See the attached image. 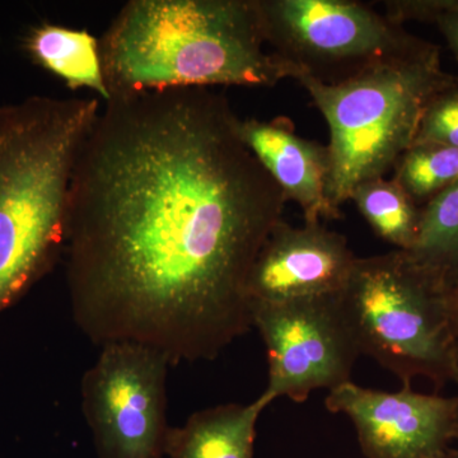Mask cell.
<instances>
[{
    "mask_svg": "<svg viewBox=\"0 0 458 458\" xmlns=\"http://www.w3.org/2000/svg\"><path fill=\"white\" fill-rule=\"evenodd\" d=\"M22 47L36 65L60 78L68 89L92 90L102 102L110 99L101 44L86 30L41 23L27 32Z\"/></svg>",
    "mask_w": 458,
    "mask_h": 458,
    "instance_id": "13",
    "label": "cell"
},
{
    "mask_svg": "<svg viewBox=\"0 0 458 458\" xmlns=\"http://www.w3.org/2000/svg\"><path fill=\"white\" fill-rule=\"evenodd\" d=\"M403 252L445 293L458 285V181L424 205L417 241Z\"/></svg>",
    "mask_w": 458,
    "mask_h": 458,
    "instance_id": "14",
    "label": "cell"
},
{
    "mask_svg": "<svg viewBox=\"0 0 458 458\" xmlns=\"http://www.w3.org/2000/svg\"><path fill=\"white\" fill-rule=\"evenodd\" d=\"M385 4L387 11L386 17L399 25L410 20L429 21L436 23L458 62V0H397Z\"/></svg>",
    "mask_w": 458,
    "mask_h": 458,
    "instance_id": "18",
    "label": "cell"
},
{
    "mask_svg": "<svg viewBox=\"0 0 458 458\" xmlns=\"http://www.w3.org/2000/svg\"><path fill=\"white\" fill-rule=\"evenodd\" d=\"M101 44L110 98L148 90L274 87L295 77L265 51L255 0H131Z\"/></svg>",
    "mask_w": 458,
    "mask_h": 458,
    "instance_id": "2",
    "label": "cell"
},
{
    "mask_svg": "<svg viewBox=\"0 0 458 458\" xmlns=\"http://www.w3.org/2000/svg\"><path fill=\"white\" fill-rule=\"evenodd\" d=\"M210 89L104 102L69 194L66 284L90 342L214 360L252 327L247 280L286 198Z\"/></svg>",
    "mask_w": 458,
    "mask_h": 458,
    "instance_id": "1",
    "label": "cell"
},
{
    "mask_svg": "<svg viewBox=\"0 0 458 458\" xmlns=\"http://www.w3.org/2000/svg\"><path fill=\"white\" fill-rule=\"evenodd\" d=\"M445 300H447L448 316H450V324L452 333L454 337H458V285L454 286L450 291L445 293Z\"/></svg>",
    "mask_w": 458,
    "mask_h": 458,
    "instance_id": "19",
    "label": "cell"
},
{
    "mask_svg": "<svg viewBox=\"0 0 458 458\" xmlns=\"http://www.w3.org/2000/svg\"><path fill=\"white\" fill-rule=\"evenodd\" d=\"M439 458H458V448H450Z\"/></svg>",
    "mask_w": 458,
    "mask_h": 458,
    "instance_id": "21",
    "label": "cell"
},
{
    "mask_svg": "<svg viewBox=\"0 0 458 458\" xmlns=\"http://www.w3.org/2000/svg\"><path fill=\"white\" fill-rule=\"evenodd\" d=\"M325 405L351 419L366 458H439L456 441V396L415 393L411 385L386 393L351 381L330 391Z\"/></svg>",
    "mask_w": 458,
    "mask_h": 458,
    "instance_id": "9",
    "label": "cell"
},
{
    "mask_svg": "<svg viewBox=\"0 0 458 458\" xmlns=\"http://www.w3.org/2000/svg\"><path fill=\"white\" fill-rule=\"evenodd\" d=\"M452 382H454V384L457 385L458 387V337L456 340H454V367H452ZM457 400V436H456V441L458 442V394L456 396Z\"/></svg>",
    "mask_w": 458,
    "mask_h": 458,
    "instance_id": "20",
    "label": "cell"
},
{
    "mask_svg": "<svg viewBox=\"0 0 458 458\" xmlns=\"http://www.w3.org/2000/svg\"><path fill=\"white\" fill-rule=\"evenodd\" d=\"M265 44L298 75L345 82L429 42L351 0H255Z\"/></svg>",
    "mask_w": 458,
    "mask_h": 458,
    "instance_id": "6",
    "label": "cell"
},
{
    "mask_svg": "<svg viewBox=\"0 0 458 458\" xmlns=\"http://www.w3.org/2000/svg\"><path fill=\"white\" fill-rule=\"evenodd\" d=\"M355 260L348 240L321 223L293 227L282 221L262 246L247 280L251 310L254 304L342 293Z\"/></svg>",
    "mask_w": 458,
    "mask_h": 458,
    "instance_id": "10",
    "label": "cell"
},
{
    "mask_svg": "<svg viewBox=\"0 0 458 458\" xmlns=\"http://www.w3.org/2000/svg\"><path fill=\"white\" fill-rule=\"evenodd\" d=\"M101 102L32 96L0 106V312L65 250L75 165Z\"/></svg>",
    "mask_w": 458,
    "mask_h": 458,
    "instance_id": "3",
    "label": "cell"
},
{
    "mask_svg": "<svg viewBox=\"0 0 458 458\" xmlns=\"http://www.w3.org/2000/svg\"><path fill=\"white\" fill-rule=\"evenodd\" d=\"M394 181L415 204L426 205L458 181V149L415 144L394 167Z\"/></svg>",
    "mask_w": 458,
    "mask_h": 458,
    "instance_id": "16",
    "label": "cell"
},
{
    "mask_svg": "<svg viewBox=\"0 0 458 458\" xmlns=\"http://www.w3.org/2000/svg\"><path fill=\"white\" fill-rule=\"evenodd\" d=\"M295 81L330 129L327 197L339 210L361 183L394 170L414 144L430 99L457 82L443 71L439 49L430 42L345 82L327 84L307 75Z\"/></svg>",
    "mask_w": 458,
    "mask_h": 458,
    "instance_id": "4",
    "label": "cell"
},
{
    "mask_svg": "<svg viewBox=\"0 0 458 458\" xmlns=\"http://www.w3.org/2000/svg\"><path fill=\"white\" fill-rule=\"evenodd\" d=\"M170 366L165 354L141 344L101 346L81 386L98 458L165 456Z\"/></svg>",
    "mask_w": 458,
    "mask_h": 458,
    "instance_id": "7",
    "label": "cell"
},
{
    "mask_svg": "<svg viewBox=\"0 0 458 458\" xmlns=\"http://www.w3.org/2000/svg\"><path fill=\"white\" fill-rule=\"evenodd\" d=\"M361 216L385 242L409 251L417 241L421 209L396 181L377 179L361 183L352 192Z\"/></svg>",
    "mask_w": 458,
    "mask_h": 458,
    "instance_id": "15",
    "label": "cell"
},
{
    "mask_svg": "<svg viewBox=\"0 0 458 458\" xmlns=\"http://www.w3.org/2000/svg\"><path fill=\"white\" fill-rule=\"evenodd\" d=\"M342 304L360 354L411 385L429 379L437 390L451 381L454 337L445 292L400 250L357 258Z\"/></svg>",
    "mask_w": 458,
    "mask_h": 458,
    "instance_id": "5",
    "label": "cell"
},
{
    "mask_svg": "<svg viewBox=\"0 0 458 458\" xmlns=\"http://www.w3.org/2000/svg\"><path fill=\"white\" fill-rule=\"evenodd\" d=\"M415 144H441L458 149V81L430 99L419 123L412 146Z\"/></svg>",
    "mask_w": 458,
    "mask_h": 458,
    "instance_id": "17",
    "label": "cell"
},
{
    "mask_svg": "<svg viewBox=\"0 0 458 458\" xmlns=\"http://www.w3.org/2000/svg\"><path fill=\"white\" fill-rule=\"evenodd\" d=\"M241 140L258 158L286 200L302 209L304 222L339 219L340 210L327 197L330 158L327 147L295 134L284 119L260 122L238 119Z\"/></svg>",
    "mask_w": 458,
    "mask_h": 458,
    "instance_id": "11",
    "label": "cell"
},
{
    "mask_svg": "<svg viewBox=\"0 0 458 458\" xmlns=\"http://www.w3.org/2000/svg\"><path fill=\"white\" fill-rule=\"evenodd\" d=\"M252 327L267 346L269 403H304L312 391L351 382L360 351L342 304V293L282 303L254 304Z\"/></svg>",
    "mask_w": 458,
    "mask_h": 458,
    "instance_id": "8",
    "label": "cell"
},
{
    "mask_svg": "<svg viewBox=\"0 0 458 458\" xmlns=\"http://www.w3.org/2000/svg\"><path fill=\"white\" fill-rule=\"evenodd\" d=\"M270 405L262 394L247 403H225L194 412L182 427L170 428V458H255L256 423Z\"/></svg>",
    "mask_w": 458,
    "mask_h": 458,
    "instance_id": "12",
    "label": "cell"
}]
</instances>
